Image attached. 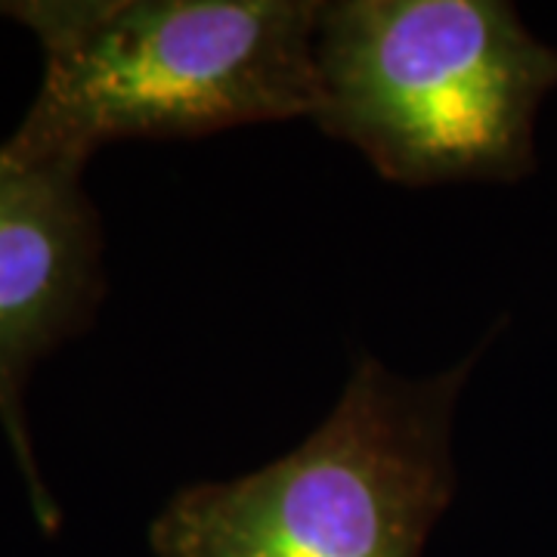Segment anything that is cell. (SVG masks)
Wrapping results in <instances>:
<instances>
[{
	"mask_svg": "<svg viewBox=\"0 0 557 557\" xmlns=\"http://www.w3.org/2000/svg\"><path fill=\"white\" fill-rule=\"evenodd\" d=\"M84 171L0 159V431L47 533L60 502L40 474L25 391L40 359L78 338L106 295L102 226Z\"/></svg>",
	"mask_w": 557,
	"mask_h": 557,
	"instance_id": "obj_4",
	"label": "cell"
},
{
	"mask_svg": "<svg viewBox=\"0 0 557 557\" xmlns=\"http://www.w3.org/2000/svg\"><path fill=\"white\" fill-rule=\"evenodd\" d=\"M322 134L399 186L518 183L557 50L502 0H332L313 35Z\"/></svg>",
	"mask_w": 557,
	"mask_h": 557,
	"instance_id": "obj_2",
	"label": "cell"
},
{
	"mask_svg": "<svg viewBox=\"0 0 557 557\" xmlns=\"http://www.w3.org/2000/svg\"><path fill=\"white\" fill-rule=\"evenodd\" d=\"M474 362L403 379L359 357L298 449L180 490L149 527L152 557H421L456 496L453 418Z\"/></svg>",
	"mask_w": 557,
	"mask_h": 557,
	"instance_id": "obj_3",
	"label": "cell"
},
{
	"mask_svg": "<svg viewBox=\"0 0 557 557\" xmlns=\"http://www.w3.org/2000/svg\"><path fill=\"white\" fill-rule=\"evenodd\" d=\"M313 0H10L44 72L0 143L16 168L84 171L121 139H199L317 115Z\"/></svg>",
	"mask_w": 557,
	"mask_h": 557,
	"instance_id": "obj_1",
	"label": "cell"
}]
</instances>
